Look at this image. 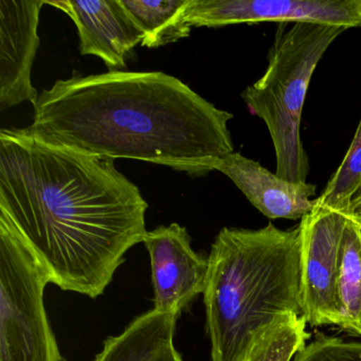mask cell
<instances>
[{"mask_svg":"<svg viewBox=\"0 0 361 361\" xmlns=\"http://www.w3.org/2000/svg\"><path fill=\"white\" fill-rule=\"evenodd\" d=\"M341 322L346 333L361 337V219L348 213L342 240L339 282Z\"/></svg>","mask_w":361,"mask_h":361,"instance_id":"14","label":"cell"},{"mask_svg":"<svg viewBox=\"0 0 361 361\" xmlns=\"http://www.w3.org/2000/svg\"><path fill=\"white\" fill-rule=\"evenodd\" d=\"M173 361H183V358H181L180 354H179L178 352H177L176 355H175L174 360Z\"/></svg>","mask_w":361,"mask_h":361,"instance_id":"20","label":"cell"},{"mask_svg":"<svg viewBox=\"0 0 361 361\" xmlns=\"http://www.w3.org/2000/svg\"><path fill=\"white\" fill-rule=\"evenodd\" d=\"M304 317L279 314L257 338L247 361H290L310 338Z\"/></svg>","mask_w":361,"mask_h":361,"instance_id":"15","label":"cell"},{"mask_svg":"<svg viewBox=\"0 0 361 361\" xmlns=\"http://www.w3.org/2000/svg\"><path fill=\"white\" fill-rule=\"evenodd\" d=\"M361 187V119L341 164L327 183L316 206L348 214L353 200Z\"/></svg>","mask_w":361,"mask_h":361,"instance_id":"16","label":"cell"},{"mask_svg":"<svg viewBox=\"0 0 361 361\" xmlns=\"http://www.w3.org/2000/svg\"><path fill=\"white\" fill-rule=\"evenodd\" d=\"M350 213H353V214L357 215V216L360 217L361 219V204L360 206L356 207V208L353 209Z\"/></svg>","mask_w":361,"mask_h":361,"instance_id":"19","label":"cell"},{"mask_svg":"<svg viewBox=\"0 0 361 361\" xmlns=\"http://www.w3.org/2000/svg\"><path fill=\"white\" fill-rule=\"evenodd\" d=\"M147 210L114 160L48 145L27 128L0 130V214L63 290L102 295L143 243Z\"/></svg>","mask_w":361,"mask_h":361,"instance_id":"1","label":"cell"},{"mask_svg":"<svg viewBox=\"0 0 361 361\" xmlns=\"http://www.w3.org/2000/svg\"><path fill=\"white\" fill-rule=\"evenodd\" d=\"M348 29L314 23L278 24L265 73L242 92L251 114L265 122L276 152V175L306 183L310 158L301 139L304 101L317 65Z\"/></svg>","mask_w":361,"mask_h":361,"instance_id":"4","label":"cell"},{"mask_svg":"<svg viewBox=\"0 0 361 361\" xmlns=\"http://www.w3.org/2000/svg\"><path fill=\"white\" fill-rule=\"evenodd\" d=\"M346 219L345 213L316 206L299 224L303 317L312 326H339L341 322L338 282Z\"/></svg>","mask_w":361,"mask_h":361,"instance_id":"6","label":"cell"},{"mask_svg":"<svg viewBox=\"0 0 361 361\" xmlns=\"http://www.w3.org/2000/svg\"><path fill=\"white\" fill-rule=\"evenodd\" d=\"M179 317L151 310L134 319L123 333L109 337L96 361H173Z\"/></svg>","mask_w":361,"mask_h":361,"instance_id":"12","label":"cell"},{"mask_svg":"<svg viewBox=\"0 0 361 361\" xmlns=\"http://www.w3.org/2000/svg\"><path fill=\"white\" fill-rule=\"evenodd\" d=\"M210 169L229 177L268 219H302L316 207V200H312L316 195V185L284 180L240 153L216 158Z\"/></svg>","mask_w":361,"mask_h":361,"instance_id":"11","label":"cell"},{"mask_svg":"<svg viewBox=\"0 0 361 361\" xmlns=\"http://www.w3.org/2000/svg\"><path fill=\"white\" fill-rule=\"evenodd\" d=\"M204 289L212 361H247L279 314L303 317L301 228H223L209 255Z\"/></svg>","mask_w":361,"mask_h":361,"instance_id":"3","label":"cell"},{"mask_svg":"<svg viewBox=\"0 0 361 361\" xmlns=\"http://www.w3.org/2000/svg\"><path fill=\"white\" fill-rule=\"evenodd\" d=\"M47 5L62 10L73 20L81 54L98 56L111 71L126 68V56L142 43V35L120 0H58Z\"/></svg>","mask_w":361,"mask_h":361,"instance_id":"10","label":"cell"},{"mask_svg":"<svg viewBox=\"0 0 361 361\" xmlns=\"http://www.w3.org/2000/svg\"><path fill=\"white\" fill-rule=\"evenodd\" d=\"M361 204V187L360 189H359V191L357 192L356 196H355L354 200H353L352 202V206H350V211L353 210V209L356 208V207L360 206Z\"/></svg>","mask_w":361,"mask_h":361,"instance_id":"18","label":"cell"},{"mask_svg":"<svg viewBox=\"0 0 361 361\" xmlns=\"http://www.w3.org/2000/svg\"><path fill=\"white\" fill-rule=\"evenodd\" d=\"M49 274L0 214V361H65L46 314Z\"/></svg>","mask_w":361,"mask_h":361,"instance_id":"5","label":"cell"},{"mask_svg":"<svg viewBox=\"0 0 361 361\" xmlns=\"http://www.w3.org/2000/svg\"><path fill=\"white\" fill-rule=\"evenodd\" d=\"M189 0H120L130 20L142 35L141 46L159 48L189 37L185 20Z\"/></svg>","mask_w":361,"mask_h":361,"instance_id":"13","label":"cell"},{"mask_svg":"<svg viewBox=\"0 0 361 361\" xmlns=\"http://www.w3.org/2000/svg\"><path fill=\"white\" fill-rule=\"evenodd\" d=\"M185 16L191 28L274 22L350 29L361 27V0H189Z\"/></svg>","mask_w":361,"mask_h":361,"instance_id":"7","label":"cell"},{"mask_svg":"<svg viewBox=\"0 0 361 361\" xmlns=\"http://www.w3.org/2000/svg\"><path fill=\"white\" fill-rule=\"evenodd\" d=\"M192 238L178 224L159 226L143 238L151 259L154 310L180 316L204 293L209 257L195 252Z\"/></svg>","mask_w":361,"mask_h":361,"instance_id":"8","label":"cell"},{"mask_svg":"<svg viewBox=\"0 0 361 361\" xmlns=\"http://www.w3.org/2000/svg\"><path fill=\"white\" fill-rule=\"evenodd\" d=\"M44 0H0V111L23 102L37 103L39 94L31 71L39 46L37 35Z\"/></svg>","mask_w":361,"mask_h":361,"instance_id":"9","label":"cell"},{"mask_svg":"<svg viewBox=\"0 0 361 361\" xmlns=\"http://www.w3.org/2000/svg\"><path fill=\"white\" fill-rule=\"evenodd\" d=\"M33 107L28 132L86 155L140 160L204 176L213 160L234 153L228 128L233 115L160 71H73L43 90Z\"/></svg>","mask_w":361,"mask_h":361,"instance_id":"2","label":"cell"},{"mask_svg":"<svg viewBox=\"0 0 361 361\" xmlns=\"http://www.w3.org/2000/svg\"><path fill=\"white\" fill-rule=\"evenodd\" d=\"M293 361H361V341L319 333L295 355Z\"/></svg>","mask_w":361,"mask_h":361,"instance_id":"17","label":"cell"}]
</instances>
